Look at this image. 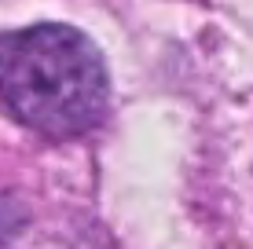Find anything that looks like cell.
<instances>
[{
    "mask_svg": "<svg viewBox=\"0 0 253 249\" xmlns=\"http://www.w3.org/2000/svg\"><path fill=\"white\" fill-rule=\"evenodd\" d=\"M0 99L22 125L51 140L92 132L107 114L103 55L70 26H30L0 37Z\"/></svg>",
    "mask_w": 253,
    "mask_h": 249,
    "instance_id": "6da1fadb",
    "label": "cell"
}]
</instances>
